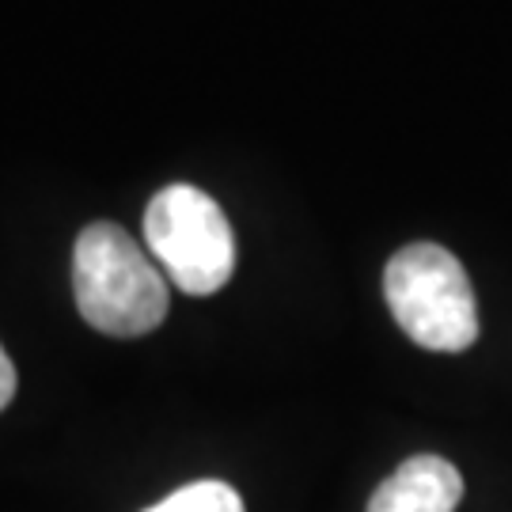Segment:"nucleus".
I'll list each match as a JSON object with an SVG mask.
<instances>
[{
    "mask_svg": "<svg viewBox=\"0 0 512 512\" xmlns=\"http://www.w3.org/2000/svg\"><path fill=\"white\" fill-rule=\"evenodd\" d=\"M73 293L88 327L114 338H141L167 315V281L118 224H88L76 236Z\"/></svg>",
    "mask_w": 512,
    "mask_h": 512,
    "instance_id": "nucleus-1",
    "label": "nucleus"
},
{
    "mask_svg": "<svg viewBox=\"0 0 512 512\" xmlns=\"http://www.w3.org/2000/svg\"><path fill=\"white\" fill-rule=\"evenodd\" d=\"M384 296L395 323L433 353L475 346L478 308L471 277L452 251L437 243H410L387 262Z\"/></svg>",
    "mask_w": 512,
    "mask_h": 512,
    "instance_id": "nucleus-2",
    "label": "nucleus"
},
{
    "mask_svg": "<svg viewBox=\"0 0 512 512\" xmlns=\"http://www.w3.org/2000/svg\"><path fill=\"white\" fill-rule=\"evenodd\" d=\"M145 239L167 281L186 296H213L236 270L232 224L205 190L190 183L164 186L148 202Z\"/></svg>",
    "mask_w": 512,
    "mask_h": 512,
    "instance_id": "nucleus-3",
    "label": "nucleus"
},
{
    "mask_svg": "<svg viewBox=\"0 0 512 512\" xmlns=\"http://www.w3.org/2000/svg\"><path fill=\"white\" fill-rule=\"evenodd\" d=\"M463 478L440 456H414L372 494L368 512H456Z\"/></svg>",
    "mask_w": 512,
    "mask_h": 512,
    "instance_id": "nucleus-4",
    "label": "nucleus"
},
{
    "mask_svg": "<svg viewBox=\"0 0 512 512\" xmlns=\"http://www.w3.org/2000/svg\"><path fill=\"white\" fill-rule=\"evenodd\" d=\"M145 512H243V497L217 478H202L190 482L183 490H175L171 497H164L160 505H152Z\"/></svg>",
    "mask_w": 512,
    "mask_h": 512,
    "instance_id": "nucleus-5",
    "label": "nucleus"
},
{
    "mask_svg": "<svg viewBox=\"0 0 512 512\" xmlns=\"http://www.w3.org/2000/svg\"><path fill=\"white\" fill-rule=\"evenodd\" d=\"M12 395H16V365L8 361V353L0 346V410L12 403Z\"/></svg>",
    "mask_w": 512,
    "mask_h": 512,
    "instance_id": "nucleus-6",
    "label": "nucleus"
}]
</instances>
